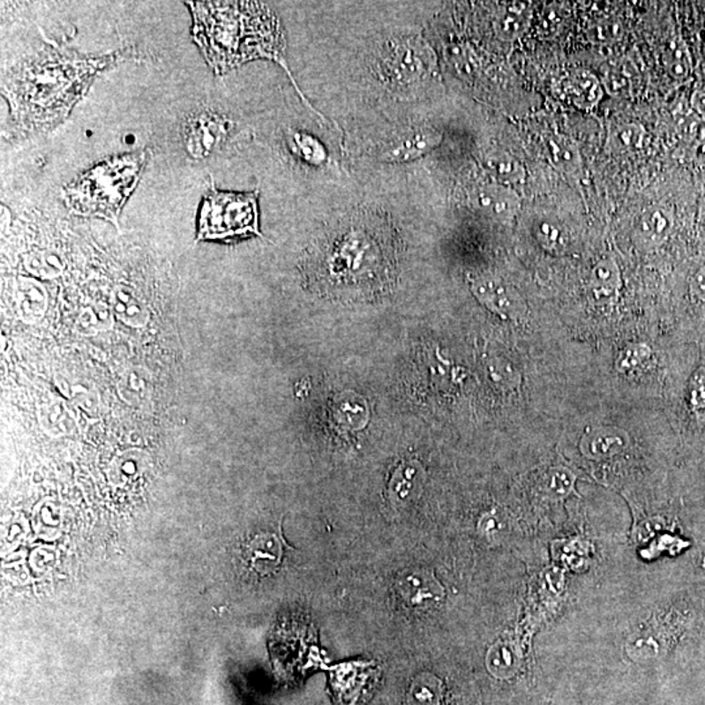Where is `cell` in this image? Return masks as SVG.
Returning <instances> with one entry per match:
<instances>
[{"label": "cell", "mask_w": 705, "mask_h": 705, "mask_svg": "<svg viewBox=\"0 0 705 705\" xmlns=\"http://www.w3.org/2000/svg\"><path fill=\"white\" fill-rule=\"evenodd\" d=\"M399 238L390 217L371 208L328 225L303 259L308 285L335 298H373L395 283Z\"/></svg>", "instance_id": "1"}, {"label": "cell", "mask_w": 705, "mask_h": 705, "mask_svg": "<svg viewBox=\"0 0 705 705\" xmlns=\"http://www.w3.org/2000/svg\"><path fill=\"white\" fill-rule=\"evenodd\" d=\"M117 57H80L49 48L24 60L8 74L3 87L13 122L26 132L59 125L87 92L93 79Z\"/></svg>", "instance_id": "2"}, {"label": "cell", "mask_w": 705, "mask_h": 705, "mask_svg": "<svg viewBox=\"0 0 705 705\" xmlns=\"http://www.w3.org/2000/svg\"><path fill=\"white\" fill-rule=\"evenodd\" d=\"M192 35L217 75L253 59L280 63L296 85L285 58L280 21L263 3L189 2Z\"/></svg>", "instance_id": "3"}, {"label": "cell", "mask_w": 705, "mask_h": 705, "mask_svg": "<svg viewBox=\"0 0 705 705\" xmlns=\"http://www.w3.org/2000/svg\"><path fill=\"white\" fill-rule=\"evenodd\" d=\"M147 162V151L125 154L101 162L66 187L63 198L73 213L100 217L118 227L120 212L136 189Z\"/></svg>", "instance_id": "4"}, {"label": "cell", "mask_w": 705, "mask_h": 705, "mask_svg": "<svg viewBox=\"0 0 705 705\" xmlns=\"http://www.w3.org/2000/svg\"><path fill=\"white\" fill-rule=\"evenodd\" d=\"M258 192L236 194L212 187L199 213V241H233L259 236Z\"/></svg>", "instance_id": "5"}, {"label": "cell", "mask_w": 705, "mask_h": 705, "mask_svg": "<svg viewBox=\"0 0 705 705\" xmlns=\"http://www.w3.org/2000/svg\"><path fill=\"white\" fill-rule=\"evenodd\" d=\"M376 73L392 89L410 90L435 75L437 57L420 35L390 38L376 51Z\"/></svg>", "instance_id": "6"}, {"label": "cell", "mask_w": 705, "mask_h": 705, "mask_svg": "<svg viewBox=\"0 0 705 705\" xmlns=\"http://www.w3.org/2000/svg\"><path fill=\"white\" fill-rule=\"evenodd\" d=\"M439 132L428 125L409 127L383 145L380 159L385 162H409L426 156L439 145Z\"/></svg>", "instance_id": "7"}, {"label": "cell", "mask_w": 705, "mask_h": 705, "mask_svg": "<svg viewBox=\"0 0 705 705\" xmlns=\"http://www.w3.org/2000/svg\"><path fill=\"white\" fill-rule=\"evenodd\" d=\"M228 120L216 112H205L195 115L186 125L184 144L195 159H203L216 150L227 139Z\"/></svg>", "instance_id": "8"}, {"label": "cell", "mask_w": 705, "mask_h": 705, "mask_svg": "<svg viewBox=\"0 0 705 705\" xmlns=\"http://www.w3.org/2000/svg\"><path fill=\"white\" fill-rule=\"evenodd\" d=\"M472 291L479 301L503 318L517 321L527 313V305L519 291L500 278H476Z\"/></svg>", "instance_id": "9"}, {"label": "cell", "mask_w": 705, "mask_h": 705, "mask_svg": "<svg viewBox=\"0 0 705 705\" xmlns=\"http://www.w3.org/2000/svg\"><path fill=\"white\" fill-rule=\"evenodd\" d=\"M473 203L495 220H511L520 209V199L514 190L498 182L481 184L473 192Z\"/></svg>", "instance_id": "10"}, {"label": "cell", "mask_w": 705, "mask_h": 705, "mask_svg": "<svg viewBox=\"0 0 705 705\" xmlns=\"http://www.w3.org/2000/svg\"><path fill=\"white\" fill-rule=\"evenodd\" d=\"M621 274L613 259H602L592 269L588 281V291L593 301L610 303L618 296Z\"/></svg>", "instance_id": "11"}, {"label": "cell", "mask_w": 705, "mask_h": 705, "mask_svg": "<svg viewBox=\"0 0 705 705\" xmlns=\"http://www.w3.org/2000/svg\"><path fill=\"white\" fill-rule=\"evenodd\" d=\"M674 227L673 214L663 208V206L655 205L643 212L636 227V233L639 238L649 246L662 244Z\"/></svg>", "instance_id": "12"}, {"label": "cell", "mask_w": 705, "mask_h": 705, "mask_svg": "<svg viewBox=\"0 0 705 705\" xmlns=\"http://www.w3.org/2000/svg\"><path fill=\"white\" fill-rule=\"evenodd\" d=\"M484 167L495 182L511 189L512 186L523 183L527 176L524 165L508 151H489L484 157Z\"/></svg>", "instance_id": "13"}, {"label": "cell", "mask_w": 705, "mask_h": 705, "mask_svg": "<svg viewBox=\"0 0 705 705\" xmlns=\"http://www.w3.org/2000/svg\"><path fill=\"white\" fill-rule=\"evenodd\" d=\"M563 89L580 109H592L601 100L604 90L601 84L586 71H577L563 81Z\"/></svg>", "instance_id": "14"}, {"label": "cell", "mask_w": 705, "mask_h": 705, "mask_svg": "<svg viewBox=\"0 0 705 705\" xmlns=\"http://www.w3.org/2000/svg\"><path fill=\"white\" fill-rule=\"evenodd\" d=\"M531 19V10L527 3H507L502 4L495 18V32L503 40H515L524 35Z\"/></svg>", "instance_id": "15"}, {"label": "cell", "mask_w": 705, "mask_h": 705, "mask_svg": "<svg viewBox=\"0 0 705 705\" xmlns=\"http://www.w3.org/2000/svg\"><path fill=\"white\" fill-rule=\"evenodd\" d=\"M400 591L405 601L412 606L432 605L442 596V589L426 572H413L405 577Z\"/></svg>", "instance_id": "16"}, {"label": "cell", "mask_w": 705, "mask_h": 705, "mask_svg": "<svg viewBox=\"0 0 705 705\" xmlns=\"http://www.w3.org/2000/svg\"><path fill=\"white\" fill-rule=\"evenodd\" d=\"M627 437L618 429L597 430L583 442V453L588 456L604 459L618 454L626 448Z\"/></svg>", "instance_id": "17"}, {"label": "cell", "mask_w": 705, "mask_h": 705, "mask_svg": "<svg viewBox=\"0 0 705 705\" xmlns=\"http://www.w3.org/2000/svg\"><path fill=\"white\" fill-rule=\"evenodd\" d=\"M547 151L553 164L564 174H577L581 170V159L577 145L564 136H552L546 140Z\"/></svg>", "instance_id": "18"}, {"label": "cell", "mask_w": 705, "mask_h": 705, "mask_svg": "<svg viewBox=\"0 0 705 705\" xmlns=\"http://www.w3.org/2000/svg\"><path fill=\"white\" fill-rule=\"evenodd\" d=\"M249 558L256 571L269 572L276 569L281 558L280 542L275 536H259L250 544Z\"/></svg>", "instance_id": "19"}, {"label": "cell", "mask_w": 705, "mask_h": 705, "mask_svg": "<svg viewBox=\"0 0 705 705\" xmlns=\"http://www.w3.org/2000/svg\"><path fill=\"white\" fill-rule=\"evenodd\" d=\"M289 148L297 159L308 165L324 164L327 161V151L324 145L313 135L303 131H293L289 134Z\"/></svg>", "instance_id": "20"}, {"label": "cell", "mask_w": 705, "mask_h": 705, "mask_svg": "<svg viewBox=\"0 0 705 705\" xmlns=\"http://www.w3.org/2000/svg\"><path fill=\"white\" fill-rule=\"evenodd\" d=\"M636 82V68L629 59L621 60L606 71L604 87L613 97H627Z\"/></svg>", "instance_id": "21"}, {"label": "cell", "mask_w": 705, "mask_h": 705, "mask_svg": "<svg viewBox=\"0 0 705 705\" xmlns=\"http://www.w3.org/2000/svg\"><path fill=\"white\" fill-rule=\"evenodd\" d=\"M536 236L542 247L552 252H563L569 244V231L555 217L542 214L536 224Z\"/></svg>", "instance_id": "22"}, {"label": "cell", "mask_w": 705, "mask_h": 705, "mask_svg": "<svg viewBox=\"0 0 705 705\" xmlns=\"http://www.w3.org/2000/svg\"><path fill=\"white\" fill-rule=\"evenodd\" d=\"M18 291H15V296L18 297V301L20 303L23 311H26L27 316H33L37 318V311L41 314L43 313V308L46 305V294L43 286L33 280H27L21 278L19 280Z\"/></svg>", "instance_id": "23"}, {"label": "cell", "mask_w": 705, "mask_h": 705, "mask_svg": "<svg viewBox=\"0 0 705 705\" xmlns=\"http://www.w3.org/2000/svg\"><path fill=\"white\" fill-rule=\"evenodd\" d=\"M663 62L666 70L676 79H683L690 71V55L686 50L685 43L680 40H673L663 50Z\"/></svg>", "instance_id": "24"}, {"label": "cell", "mask_w": 705, "mask_h": 705, "mask_svg": "<svg viewBox=\"0 0 705 705\" xmlns=\"http://www.w3.org/2000/svg\"><path fill=\"white\" fill-rule=\"evenodd\" d=\"M586 35L596 43H616L621 40L624 27L616 19H600L589 26Z\"/></svg>", "instance_id": "25"}, {"label": "cell", "mask_w": 705, "mask_h": 705, "mask_svg": "<svg viewBox=\"0 0 705 705\" xmlns=\"http://www.w3.org/2000/svg\"><path fill=\"white\" fill-rule=\"evenodd\" d=\"M644 135L646 132H644L643 127L627 123V125L619 126L616 129L613 140L616 143V147L621 148V150H636L643 144Z\"/></svg>", "instance_id": "26"}, {"label": "cell", "mask_w": 705, "mask_h": 705, "mask_svg": "<svg viewBox=\"0 0 705 705\" xmlns=\"http://www.w3.org/2000/svg\"><path fill=\"white\" fill-rule=\"evenodd\" d=\"M648 357V348L646 346L636 345L630 349H624L621 357L618 360V368L624 371H629L631 368L639 366V363L643 362Z\"/></svg>", "instance_id": "27"}, {"label": "cell", "mask_w": 705, "mask_h": 705, "mask_svg": "<svg viewBox=\"0 0 705 705\" xmlns=\"http://www.w3.org/2000/svg\"><path fill=\"white\" fill-rule=\"evenodd\" d=\"M490 371H492L490 376L494 378L495 382L500 383V384L506 385V387L512 388L514 385L517 384V382H519V376H517V374L512 370L511 366L507 365V363H492Z\"/></svg>", "instance_id": "28"}, {"label": "cell", "mask_w": 705, "mask_h": 705, "mask_svg": "<svg viewBox=\"0 0 705 705\" xmlns=\"http://www.w3.org/2000/svg\"><path fill=\"white\" fill-rule=\"evenodd\" d=\"M562 23H563V8L558 7V5L555 4L547 5L544 15H542L541 24H539L542 32H554Z\"/></svg>", "instance_id": "29"}, {"label": "cell", "mask_w": 705, "mask_h": 705, "mask_svg": "<svg viewBox=\"0 0 705 705\" xmlns=\"http://www.w3.org/2000/svg\"><path fill=\"white\" fill-rule=\"evenodd\" d=\"M489 662L492 668L500 665V670H509V668H514L515 655L508 647L498 646L489 655Z\"/></svg>", "instance_id": "30"}, {"label": "cell", "mask_w": 705, "mask_h": 705, "mask_svg": "<svg viewBox=\"0 0 705 705\" xmlns=\"http://www.w3.org/2000/svg\"><path fill=\"white\" fill-rule=\"evenodd\" d=\"M572 484H574V477L571 473L566 469L556 470L554 475L552 476L550 481V489L556 495H566L571 492Z\"/></svg>", "instance_id": "31"}, {"label": "cell", "mask_w": 705, "mask_h": 705, "mask_svg": "<svg viewBox=\"0 0 705 705\" xmlns=\"http://www.w3.org/2000/svg\"><path fill=\"white\" fill-rule=\"evenodd\" d=\"M691 401L695 407H703L705 405V370L698 371L691 385Z\"/></svg>", "instance_id": "32"}, {"label": "cell", "mask_w": 705, "mask_h": 705, "mask_svg": "<svg viewBox=\"0 0 705 705\" xmlns=\"http://www.w3.org/2000/svg\"><path fill=\"white\" fill-rule=\"evenodd\" d=\"M417 470L414 469L413 467L405 468L403 472H401V477L396 479L395 481V492L400 498H407V494L412 492L413 484L410 479V476L414 475Z\"/></svg>", "instance_id": "33"}, {"label": "cell", "mask_w": 705, "mask_h": 705, "mask_svg": "<svg viewBox=\"0 0 705 705\" xmlns=\"http://www.w3.org/2000/svg\"><path fill=\"white\" fill-rule=\"evenodd\" d=\"M693 104H695L698 112L705 117V89L696 93L695 98H693Z\"/></svg>", "instance_id": "34"}, {"label": "cell", "mask_w": 705, "mask_h": 705, "mask_svg": "<svg viewBox=\"0 0 705 705\" xmlns=\"http://www.w3.org/2000/svg\"><path fill=\"white\" fill-rule=\"evenodd\" d=\"M696 283H698L701 293L705 294V267L703 269H701V271L698 272V275H696Z\"/></svg>", "instance_id": "35"}, {"label": "cell", "mask_w": 705, "mask_h": 705, "mask_svg": "<svg viewBox=\"0 0 705 705\" xmlns=\"http://www.w3.org/2000/svg\"><path fill=\"white\" fill-rule=\"evenodd\" d=\"M703 219H704V221H705V203H704V208H703Z\"/></svg>", "instance_id": "36"}]
</instances>
